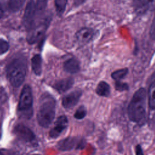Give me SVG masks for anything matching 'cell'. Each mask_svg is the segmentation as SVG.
Here are the masks:
<instances>
[{"label": "cell", "mask_w": 155, "mask_h": 155, "mask_svg": "<svg viewBox=\"0 0 155 155\" xmlns=\"http://www.w3.org/2000/svg\"><path fill=\"white\" fill-rule=\"evenodd\" d=\"M96 93L100 96L108 97L110 94V85L106 82H100L96 87Z\"/></svg>", "instance_id": "cell-15"}, {"label": "cell", "mask_w": 155, "mask_h": 155, "mask_svg": "<svg viewBox=\"0 0 155 155\" xmlns=\"http://www.w3.org/2000/svg\"><path fill=\"white\" fill-rule=\"evenodd\" d=\"M67 0H55V7L57 13L61 16L62 15L65 9Z\"/></svg>", "instance_id": "cell-21"}, {"label": "cell", "mask_w": 155, "mask_h": 155, "mask_svg": "<svg viewBox=\"0 0 155 155\" xmlns=\"http://www.w3.org/2000/svg\"><path fill=\"white\" fill-rule=\"evenodd\" d=\"M82 95V91L80 90H74L66 96H65L62 101V104L65 108H71L75 106L80 99Z\"/></svg>", "instance_id": "cell-10"}, {"label": "cell", "mask_w": 155, "mask_h": 155, "mask_svg": "<svg viewBox=\"0 0 155 155\" xmlns=\"http://www.w3.org/2000/svg\"><path fill=\"white\" fill-rule=\"evenodd\" d=\"M31 67L36 75H40L42 71V58L39 54H36L31 59Z\"/></svg>", "instance_id": "cell-18"}, {"label": "cell", "mask_w": 155, "mask_h": 155, "mask_svg": "<svg viewBox=\"0 0 155 155\" xmlns=\"http://www.w3.org/2000/svg\"><path fill=\"white\" fill-rule=\"evenodd\" d=\"M150 35L151 38L155 41V14L152 21V24L151 25L150 28Z\"/></svg>", "instance_id": "cell-25"}, {"label": "cell", "mask_w": 155, "mask_h": 155, "mask_svg": "<svg viewBox=\"0 0 155 155\" xmlns=\"http://www.w3.org/2000/svg\"><path fill=\"white\" fill-rule=\"evenodd\" d=\"M26 63L24 59L16 58L10 62L7 68V75L11 84L19 87L24 82L26 74Z\"/></svg>", "instance_id": "cell-3"}, {"label": "cell", "mask_w": 155, "mask_h": 155, "mask_svg": "<svg viewBox=\"0 0 155 155\" xmlns=\"http://www.w3.org/2000/svg\"><path fill=\"white\" fill-rule=\"evenodd\" d=\"M68 126V119L65 116H60L57 118L54 126L50 130L49 135L52 138H57L67 128Z\"/></svg>", "instance_id": "cell-8"}, {"label": "cell", "mask_w": 155, "mask_h": 155, "mask_svg": "<svg viewBox=\"0 0 155 155\" xmlns=\"http://www.w3.org/2000/svg\"><path fill=\"white\" fill-rule=\"evenodd\" d=\"M49 22V17H47L42 21H40L39 22H38L34 24L32 27L28 30L29 31L27 35V41L28 43H35L43 36L48 27Z\"/></svg>", "instance_id": "cell-4"}, {"label": "cell", "mask_w": 155, "mask_h": 155, "mask_svg": "<svg viewBox=\"0 0 155 155\" xmlns=\"http://www.w3.org/2000/svg\"><path fill=\"white\" fill-rule=\"evenodd\" d=\"M56 101L48 94H43L40 100L37 113L38 124L43 127H48L53 120L55 116Z\"/></svg>", "instance_id": "cell-2"}, {"label": "cell", "mask_w": 155, "mask_h": 155, "mask_svg": "<svg viewBox=\"0 0 155 155\" xmlns=\"http://www.w3.org/2000/svg\"><path fill=\"white\" fill-rule=\"evenodd\" d=\"M64 70L69 73L74 74L78 73L80 70L79 63L74 58H70L64 63Z\"/></svg>", "instance_id": "cell-14"}, {"label": "cell", "mask_w": 155, "mask_h": 155, "mask_svg": "<svg viewBox=\"0 0 155 155\" xmlns=\"http://www.w3.org/2000/svg\"><path fill=\"white\" fill-rule=\"evenodd\" d=\"M74 83V79L71 78L63 79L57 81L53 85L54 88L59 93H63L69 90Z\"/></svg>", "instance_id": "cell-13"}, {"label": "cell", "mask_w": 155, "mask_h": 155, "mask_svg": "<svg viewBox=\"0 0 155 155\" xmlns=\"http://www.w3.org/2000/svg\"><path fill=\"white\" fill-rule=\"evenodd\" d=\"M33 155H39V154H33Z\"/></svg>", "instance_id": "cell-29"}, {"label": "cell", "mask_w": 155, "mask_h": 155, "mask_svg": "<svg viewBox=\"0 0 155 155\" xmlns=\"http://www.w3.org/2000/svg\"><path fill=\"white\" fill-rule=\"evenodd\" d=\"M94 36V31L90 28H82L76 33V38L81 44L90 42Z\"/></svg>", "instance_id": "cell-11"}, {"label": "cell", "mask_w": 155, "mask_h": 155, "mask_svg": "<svg viewBox=\"0 0 155 155\" xmlns=\"http://www.w3.org/2000/svg\"><path fill=\"white\" fill-rule=\"evenodd\" d=\"M0 155H4V154H3L0 151Z\"/></svg>", "instance_id": "cell-28"}, {"label": "cell", "mask_w": 155, "mask_h": 155, "mask_svg": "<svg viewBox=\"0 0 155 155\" xmlns=\"http://www.w3.org/2000/svg\"><path fill=\"white\" fill-rule=\"evenodd\" d=\"M147 92L140 88L133 94L128 106L129 119L139 125H143L147 121Z\"/></svg>", "instance_id": "cell-1"}, {"label": "cell", "mask_w": 155, "mask_h": 155, "mask_svg": "<svg viewBox=\"0 0 155 155\" xmlns=\"http://www.w3.org/2000/svg\"><path fill=\"white\" fill-rule=\"evenodd\" d=\"M47 0H37V2H35L36 18L44 12L47 6Z\"/></svg>", "instance_id": "cell-19"}, {"label": "cell", "mask_w": 155, "mask_h": 155, "mask_svg": "<svg viewBox=\"0 0 155 155\" xmlns=\"http://www.w3.org/2000/svg\"><path fill=\"white\" fill-rule=\"evenodd\" d=\"M135 154L136 155H144L143 153L142 148L140 145H137L135 148Z\"/></svg>", "instance_id": "cell-26"}, {"label": "cell", "mask_w": 155, "mask_h": 155, "mask_svg": "<svg viewBox=\"0 0 155 155\" xmlns=\"http://www.w3.org/2000/svg\"><path fill=\"white\" fill-rule=\"evenodd\" d=\"M128 72V70L127 68L120 69L113 72L111 74V77L113 79L116 80V81H120V79L125 77Z\"/></svg>", "instance_id": "cell-20"}, {"label": "cell", "mask_w": 155, "mask_h": 155, "mask_svg": "<svg viewBox=\"0 0 155 155\" xmlns=\"http://www.w3.org/2000/svg\"><path fill=\"white\" fill-rule=\"evenodd\" d=\"M153 78L154 79L151 83L148 92V104L151 110H155V74H154Z\"/></svg>", "instance_id": "cell-16"}, {"label": "cell", "mask_w": 155, "mask_h": 155, "mask_svg": "<svg viewBox=\"0 0 155 155\" xmlns=\"http://www.w3.org/2000/svg\"><path fill=\"white\" fill-rule=\"evenodd\" d=\"M36 4L33 0H30L27 4L23 16V24L28 30L30 29L35 23Z\"/></svg>", "instance_id": "cell-6"}, {"label": "cell", "mask_w": 155, "mask_h": 155, "mask_svg": "<svg viewBox=\"0 0 155 155\" xmlns=\"http://www.w3.org/2000/svg\"><path fill=\"white\" fill-rule=\"evenodd\" d=\"M9 48L8 43L3 39L0 38V55L7 51Z\"/></svg>", "instance_id": "cell-24"}, {"label": "cell", "mask_w": 155, "mask_h": 155, "mask_svg": "<svg viewBox=\"0 0 155 155\" xmlns=\"http://www.w3.org/2000/svg\"><path fill=\"white\" fill-rule=\"evenodd\" d=\"M58 148L61 151H68L73 148H82L84 146V140L79 137H68L61 140L58 143Z\"/></svg>", "instance_id": "cell-7"}, {"label": "cell", "mask_w": 155, "mask_h": 155, "mask_svg": "<svg viewBox=\"0 0 155 155\" xmlns=\"http://www.w3.org/2000/svg\"><path fill=\"white\" fill-rule=\"evenodd\" d=\"M155 0H133L134 10L139 15H143L153 5Z\"/></svg>", "instance_id": "cell-12"}, {"label": "cell", "mask_w": 155, "mask_h": 155, "mask_svg": "<svg viewBox=\"0 0 155 155\" xmlns=\"http://www.w3.org/2000/svg\"><path fill=\"white\" fill-rule=\"evenodd\" d=\"M15 133L16 136L25 142H33L35 138L33 132L27 127L19 124L15 128Z\"/></svg>", "instance_id": "cell-9"}, {"label": "cell", "mask_w": 155, "mask_h": 155, "mask_svg": "<svg viewBox=\"0 0 155 155\" xmlns=\"http://www.w3.org/2000/svg\"><path fill=\"white\" fill-rule=\"evenodd\" d=\"M115 88L117 91H123L128 89V85L126 83H124L120 81H116L115 82Z\"/></svg>", "instance_id": "cell-23"}, {"label": "cell", "mask_w": 155, "mask_h": 155, "mask_svg": "<svg viewBox=\"0 0 155 155\" xmlns=\"http://www.w3.org/2000/svg\"><path fill=\"white\" fill-rule=\"evenodd\" d=\"M87 115V110L84 105L80 106L74 114V117L78 120L84 119Z\"/></svg>", "instance_id": "cell-22"}, {"label": "cell", "mask_w": 155, "mask_h": 155, "mask_svg": "<svg viewBox=\"0 0 155 155\" xmlns=\"http://www.w3.org/2000/svg\"><path fill=\"white\" fill-rule=\"evenodd\" d=\"M33 104L32 91L30 87L28 85H25L21 93L18 109L20 111L26 112L30 110Z\"/></svg>", "instance_id": "cell-5"}, {"label": "cell", "mask_w": 155, "mask_h": 155, "mask_svg": "<svg viewBox=\"0 0 155 155\" xmlns=\"http://www.w3.org/2000/svg\"><path fill=\"white\" fill-rule=\"evenodd\" d=\"M25 2V0H8L7 8L11 12H16L22 7Z\"/></svg>", "instance_id": "cell-17"}, {"label": "cell", "mask_w": 155, "mask_h": 155, "mask_svg": "<svg viewBox=\"0 0 155 155\" xmlns=\"http://www.w3.org/2000/svg\"><path fill=\"white\" fill-rule=\"evenodd\" d=\"M3 15V10H2V8H1V7L0 6V18Z\"/></svg>", "instance_id": "cell-27"}]
</instances>
